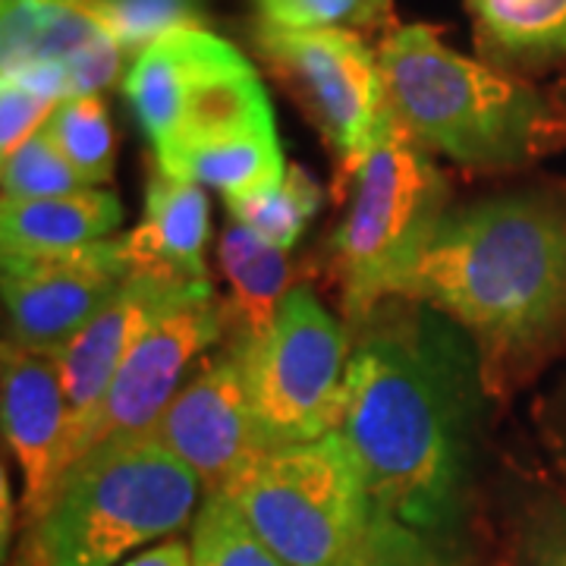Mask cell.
Segmentation results:
<instances>
[{"instance_id":"6da1fadb","label":"cell","mask_w":566,"mask_h":566,"mask_svg":"<svg viewBox=\"0 0 566 566\" xmlns=\"http://www.w3.org/2000/svg\"><path fill=\"white\" fill-rule=\"evenodd\" d=\"M371 312L346 368L337 431L371 506L438 538L465 494L485 397V359L463 324L424 303Z\"/></svg>"},{"instance_id":"4316f807","label":"cell","mask_w":566,"mask_h":566,"mask_svg":"<svg viewBox=\"0 0 566 566\" xmlns=\"http://www.w3.org/2000/svg\"><path fill=\"white\" fill-rule=\"evenodd\" d=\"M259 25L281 32L365 29L385 20L375 0H252Z\"/></svg>"},{"instance_id":"52a82bcc","label":"cell","mask_w":566,"mask_h":566,"mask_svg":"<svg viewBox=\"0 0 566 566\" xmlns=\"http://www.w3.org/2000/svg\"><path fill=\"white\" fill-rule=\"evenodd\" d=\"M123 95L158 161L274 129L259 73L230 41L205 29H180L148 44L129 61Z\"/></svg>"},{"instance_id":"8fae6325","label":"cell","mask_w":566,"mask_h":566,"mask_svg":"<svg viewBox=\"0 0 566 566\" xmlns=\"http://www.w3.org/2000/svg\"><path fill=\"white\" fill-rule=\"evenodd\" d=\"M230 327V305H223L208 286L202 296L177 308L155 324L142 344L129 353L114 381L107 385L95 409L70 428L66 438V469L114 434L145 431L177 397L186 381V368L202 356L211 344L221 340ZM63 469V472H66Z\"/></svg>"},{"instance_id":"d6a6232c","label":"cell","mask_w":566,"mask_h":566,"mask_svg":"<svg viewBox=\"0 0 566 566\" xmlns=\"http://www.w3.org/2000/svg\"><path fill=\"white\" fill-rule=\"evenodd\" d=\"M375 3H378V7H381L385 13H387V10H390V0H375Z\"/></svg>"},{"instance_id":"d6986e66","label":"cell","mask_w":566,"mask_h":566,"mask_svg":"<svg viewBox=\"0 0 566 566\" xmlns=\"http://www.w3.org/2000/svg\"><path fill=\"white\" fill-rule=\"evenodd\" d=\"M479 48L510 66H542L566 54V0H469Z\"/></svg>"},{"instance_id":"7402d4cb","label":"cell","mask_w":566,"mask_h":566,"mask_svg":"<svg viewBox=\"0 0 566 566\" xmlns=\"http://www.w3.org/2000/svg\"><path fill=\"white\" fill-rule=\"evenodd\" d=\"M227 208H230L233 221L245 223L262 240L286 252L300 243L308 221L318 214L322 189L303 167L293 164V167H286V177H283L281 186L259 192V196H249V199L227 202Z\"/></svg>"},{"instance_id":"8992f818","label":"cell","mask_w":566,"mask_h":566,"mask_svg":"<svg viewBox=\"0 0 566 566\" xmlns=\"http://www.w3.org/2000/svg\"><path fill=\"white\" fill-rule=\"evenodd\" d=\"M221 494L286 566H337L375 513L363 469L340 431L255 450Z\"/></svg>"},{"instance_id":"7c38bea8","label":"cell","mask_w":566,"mask_h":566,"mask_svg":"<svg viewBox=\"0 0 566 566\" xmlns=\"http://www.w3.org/2000/svg\"><path fill=\"white\" fill-rule=\"evenodd\" d=\"M148 431L199 475L208 494L221 491L259 450L237 346L230 344L223 356L205 363Z\"/></svg>"},{"instance_id":"cb8c5ba5","label":"cell","mask_w":566,"mask_h":566,"mask_svg":"<svg viewBox=\"0 0 566 566\" xmlns=\"http://www.w3.org/2000/svg\"><path fill=\"white\" fill-rule=\"evenodd\" d=\"M192 566H286L221 491L205 497L192 523Z\"/></svg>"},{"instance_id":"7a4b0ae2","label":"cell","mask_w":566,"mask_h":566,"mask_svg":"<svg viewBox=\"0 0 566 566\" xmlns=\"http://www.w3.org/2000/svg\"><path fill=\"white\" fill-rule=\"evenodd\" d=\"M397 300L450 315L482 349L485 378L566 346V189H526L447 211Z\"/></svg>"},{"instance_id":"1f68e13d","label":"cell","mask_w":566,"mask_h":566,"mask_svg":"<svg viewBox=\"0 0 566 566\" xmlns=\"http://www.w3.org/2000/svg\"><path fill=\"white\" fill-rule=\"evenodd\" d=\"M22 3H70V0H22Z\"/></svg>"},{"instance_id":"484cf974","label":"cell","mask_w":566,"mask_h":566,"mask_svg":"<svg viewBox=\"0 0 566 566\" xmlns=\"http://www.w3.org/2000/svg\"><path fill=\"white\" fill-rule=\"evenodd\" d=\"M337 566H457L438 538L390 520L385 513H371V523L363 538L349 547Z\"/></svg>"},{"instance_id":"f546056e","label":"cell","mask_w":566,"mask_h":566,"mask_svg":"<svg viewBox=\"0 0 566 566\" xmlns=\"http://www.w3.org/2000/svg\"><path fill=\"white\" fill-rule=\"evenodd\" d=\"M126 57L123 48L111 35H102L98 41H92L88 48H82L76 57L63 63L70 73V85L73 95H98L102 88H107L114 76L120 73V61Z\"/></svg>"},{"instance_id":"ffe728a7","label":"cell","mask_w":566,"mask_h":566,"mask_svg":"<svg viewBox=\"0 0 566 566\" xmlns=\"http://www.w3.org/2000/svg\"><path fill=\"white\" fill-rule=\"evenodd\" d=\"M102 35L107 32L85 0H3V73H13L29 63H66Z\"/></svg>"},{"instance_id":"603a6c76","label":"cell","mask_w":566,"mask_h":566,"mask_svg":"<svg viewBox=\"0 0 566 566\" xmlns=\"http://www.w3.org/2000/svg\"><path fill=\"white\" fill-rule=\"evenodd\" d=\"M126 57L180 29H202L205 0H85Z\"/></svg>"},{"instance_id":"d4e9b609","label":"cell","mask_w":566,"mask_h":566,"mask_svg":"<svg viewBox=\"0 0 566 566\" xmlns=\"http://www.w3.org/2000/svg\"><path fill=\"white\" fill-rule=\"evenodd\" d=\"M0 182H3V199H13V202L57 199L80 189H92L76 174V167L63 158L61 148L51 142L44 129L29 142H22L17 151L3 155Z\"/></svg>"},{"instance_id":"9a60e30c","label":"cell","mask_w":566,"mask_h":566,"mask_svg":"<svg viewBox=\"0 0 566 566\" xmlns=\"http://www.w3.org/2000/svg\"><path fill=\"white\" fill-rule=\"evenodd\" d=\"M208 223L211 214L205 186L158 174L145 189V218L136 230L123 233V240L136 268L174 274L182 281H208Z\"/></svg>"},{"instance_id":"2e32d148","label":"cell","mask_w":566,"mask_h":566,"mask_svg":"<svg viewBox=\"0 0 566 566\" xmlns=\"http://www.w3.org/2000/svg\"><path fill=\"white\" fill-rule=\"evenodd\" d=\"M123 223V205L114 192L80 189L57 199H25L0 205L3 255H51L76 252L111 240Z\"/></svg>"},{"instance_id":"4fadbf2b","label":"cell","mask_w":566,"mask_h":566,"mask_svg":"<svg viewBox=\"0 0 566 566\" xmlns=\"http://www.w3.org/2000/svg\"><path fill=\"white\" fill-rule=\"evenodd\" d=\"M208 286V281H182L145 268L123 283L114 300L57 356L70 400V428L95 409L120 365L142 344V337L161 318L202 296Z\"/></svg>"},{"instance_id":"ba28073f","label":"cell","mask_w":566,"mask_h":566,"mask_svg":"<svg viewBox=\"0 0 566 566\" xmlns=\"http://www.w3.org/2000/svg\"><path fill=\"white\" fill-rule=\"evenodd\" d=\"M259 450L318 441L337 431L349 340L318 296L296 286L259 340L237 344Z\"/></svg>"},{"instance_id":"30bf717a","label":"cell","mask_w":566,"mask_h":566,"mask_svg":"<svg viewBox=\"0 0 566 566\" xmlns=\"http://www.w3.org/2000/svg\"><path fill=\"white\" fill-rule=\"evenodd\" d=\"M136 271L123 237L76 252L3 255L7 344L61 356Z\"/></svg>"},{"instance_id":"44dd1931","label":"cell","mask_w":566,"mask_h":566,"mask_svg":"<svg viewBox=\"0 0 566 566\" xmlns=\"http://www.w3.org/2000/svg\"><path fill=\"white\" fill-rule=\"evenodd\" d=\"M44 133L76 167L85 186H102L114 170V129L102 95H73L54 107Z\"/></svg>"},{"instance_id":"f1b7e54d","label":"cell","mask_w":566,"mask_h":566,"mask_svg":"<svg viewBox=\"0 0 566 566\" xmlns=\"http://www.w3.org/2000/svg\"><path fill=\"white\" fill-rule=\"evenodd\" d=\"M57 104L44 98L39 92L25 88L20 82L3 80L0 88V148L3 155L17 151L22 142H29L44 129L48 117Z\"/></svg>"},{"instance_id":"e0dca14e","label":"cell","mask_w":566,"mask_h":566,"mask_svg":"<svg viewBox=\"0 0 566 566\" xmlns=\"http://www.w3.org/2000/svg\"><path fill=\"white\" fill-rule=\"evenodd\" d=\"M221 268L230 283V324L237 327V344L259 340L290 293L286 252L233 221L221 237Z\"/></svg>"},{"instance_id":"5bb4252c","label":"cell","mask_w":566,"mask_h":566,"mask_svg":"<svg viewBox=\"0 0 566 566\" xmlns=\"http://www.w3.org/2000/svg\"><path fill=\"white\" fill-rule=\"evenodd\" d=\"M0 412L3 438L20 465L25 491L22 506L29 520H35L66 469L63 457L70 438V400L57 356L3 344Z\"/></svg>"},{"instance_id":"83f0119b","label":"cell","mask_w":566,"mask_h":566,"mask_svg":"<svg viewBox=\"0 0 566 566\" xmlns=\"http://www.w3.org/2000/svg\"><path fill=\"white\" fill-rule=\"evenodd\" d=\"M516 566H566V504L542 497L532 506L516 538Z\"/></svg>"},{"instance_id":"277c9868","label":"cell","mask_w":566,"mask_h":566,"mask_svg":"<svg viewBox=\"0 0 566 566\" xmlns=\"http://www.w3.org/2000/svg\"><path fill=\"white\" fill-rule=\"evenodd\" d=\"M202 482L145 428L114 434L61 475L32 520L39 566H117L180 532Z\"/></svg>"},{"instance_id":"3957f363","label":"cell","mask_w":566,"mask_h":566,"mask_svg":"<svg viewBox=\"0 0 566 566\" xmlns=\"http://www.w3.org/2000/svg\"><path fill=\"white\" fill-rule=\"evenodd\" d=\"M387 111L428 151L465 167H516L566 139V114L532 82L450 51L431 25L381 48Z\"/></svg>"},{"instance_id":"9c48e42d","label":"cell","mask_w":566,"mask_h":566,"mask_svg":"<svg viewBox=\"0 0 566 566\" xmlns=\"http://www.w3.org/2000/svg\"><path fill=\"white\" fill-rule=\"evenodd\" d=\"M255 44L300 95L346 170H356L387 114L378 51L353 29L281 32L259 25Z\"/></svg>"},{"instance_id":"5b68a950","label":"cell","mask_w":566,"mask_h":566,"mask_svg":"<svg viewBox=\"0 0 566 566\" xmlns=\"http://www.w3.org/2000/svg\"><path fill=\"white\" fill-rule=\"evenodd\" d=\"M353 174L356 189L334 252L346 318L365 324L387 296H394L400 277L441 227L450 189L431 151L412 139L390 111Z\"/></svg>"},{"instance_id":"ac0fdd59","label":"cell","mask_w":566,"mask_h":566,"mask_svg":"<svg viewBox=\"0 0 566 566\" xmlns=\"http://www.w3.org/2000/svg\"><path fill=\"white\" fill-rule=\"evenodd\" d=\"M158 174L211 186L221 192L223 202H237L281 186L286 177V161L277 129H264L180 151L167 161H158Z\"/></svg>"},{"instance_id":"4dcf8cb0","label":"cell","mask_w":566,"mask_h":566,"mask_svg":"<svg viewBox=\"0 0 566 566\" xmlns=\"http://www.w3.org/2000/svg\"><path fill=\"white\" fill-rule=\"evenodd\" d=\"M123 566H192V551L182 545L180 538H167L161 545L136 554L133 560H126Z\"/></svg>"}]
</instances>
